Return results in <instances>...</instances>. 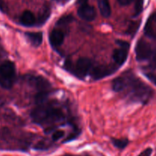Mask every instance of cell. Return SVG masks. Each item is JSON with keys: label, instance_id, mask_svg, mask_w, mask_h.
Listing matches in <instances>:
<instances>
[{"label": "cell", "instance_id": "1", "mask_svg": "<svg viewBox=\"0 0 156 156\" xmlns=\"http://www.w3.org/2000/svg\"><path fill=\"white\" fill-rule=\"evenodd\" d=\"M113 89L123 92L134 101L146 103L152 97V88L130 73L120 76L113 82Z\"/></svg>", "mask_w": 156, "mask_h": 156}, {"label": "cell", "instance_id": "2", "mask_svg": "<svg viewBox=\"0 0 156 156\" xmlns=\"http://www.w3.org/2000/svg\"><path fill=\"white\" fill-rule=\"evenodd\" d=\"M30 117L37 124H50L62 121L65 119L63 111L53 103H44L37 105L30 112Z\"/></svg>", "mask_w": 156, "mask_h": 156}, {"label": "cell", "instance_id": "3", "mask_svg": "<svg viewBox=\"0 0 156 156\" xmlns=\"http://www.w3.org/2000/svg\"><path fill=\"white\" fill-rule=\"evenodd\" d=\"M15 64L11 61H5L0 66V85L5 88H10L15 80Z\"/></svg>", "mask_w": 156, "mask_h": 156}, {"label": "cell", "instance_id": "4", "mask_svg": "<svg viewBox=\"0 0 156 156\" xmlns=\"http://www.w3.org/2000/svg\"><path fill=\"white\" fill-rule=\"evenodd\" d=\"M65 66L67 70L73 71V73L79 78L85 77L88 73H91L93 68L91 59L85 57L79 58L75 63L74 66L70 65L69 62H66Z\"/></svg>", "mask_w": 156, "mask_h": 156}, {"label": "cell", "instance_id": "5", "mask_svg": "<svg viewBox=\"0 0 156 156\" xmlns=\"http://www.w3.org/2000/svg\"><path fill=\"white\" fill-rule=\"evenodd\" d=\"M136 56L138 61H146L152 55V47L150 44L143 39H140L136 43L135 48Z\"/></svg>", "mask_w": 156, "mask_h": 156}, {"label": "cell", "instance_id": "6", "mask_svg": "<svg viewBox=\"0 0 156 156\" xmlns=\"http://www.w3.org/2000/svg\"><path fill=\"white\" fill-rule=\"evenodd\" d=\"M118 48L115 49L113 53V59L117 65L122 66L126 61L129 50V44L126 41H117Z\"/></svg>", "mask_w": 156, "mask_h": 156}, {"label": "cell", "instance_id": "7", "mask_svg": "<svg viewBox=\"0 0 156 156\" xmlns=\"http://www.w3.org/2000/svg\"><path fill=\"white\" fill-rule=\"evenodd\" d=\"M27 80L28 83L38 90V91H49L51 88L50 82L42 76H28Z\"/></svg>", "mask_w": 156, "mask_h": 156}, {"label": "cell", "instance_id": "8", "mask_svg": "<svg viewBox=\"0 0 156 156\" xmlns=\"http://www.w3.org/2000/svg\"><path fill=\"white\" fill-rule=\"evenodd\" d=\"M78 15L82 19L87 21H91L96 18V11L93 6L83 3L78 9Z\"/></svg>", "mask_w": 156, "mask_h": 156}, {"label": "cell", "instance_id": "9", "mask_svg": "<svg viewBox=\"0 0 156 156\" xmlns=\"http://www.w3.org/2000/svg\"><path fill=\"white\" fill-rule=\"evenodd\" d=\"M115 70L116 69L111 68V67L105 66H100L93 67L91 71V73L93 79H100L111 75L112 73H114Z\"/></svg>", "mask_w": 156, "mask_h": 156}, {"label": "cell", "instance_id": "10", "mask_svg": "<svg viewBox=\"0 0 156 156\" xmlns=\"http://www.w3.org/2000/svg\"><path fill=\"white\" fill-rule=\"evenodd\" d=\"M49 41L53 48L60 47L64 41V34L60 30H53L49 35Z\"/></svg>", "mask_w": 156, "mask_h": 156}, {"label": "cell", "instance_id": "11", "mask_svg": "<svg viewBox=\"0 0 156 156\" xmlns=\"http://www.w3.org/2000/svg\"><path fill=\"white\" fill-rule=\"evenodd\" d=\"M25 37L31 45L35 47H39L43 42L42 32H27L25 33Z\"/></svg>", "mask_w": 156, "mask_h": 156}, {"label": "cell", "instance_id": "12", "mask_svg": "<svg viewBox=\"0 0 156 156\" xmlns=\"http://www.w3.org/2000/svg\"><path fill=\"white\" fill-rule=\"evenodd\" d=\"M36 21L34 15L30 11H24L20 17V22L22 25L30 27L34 25Z\"/></svg>", "mask_w": 156, "mask_h": 156}, {"label": "cell", "instance_id": "13", "mask_svg": "<svg viewBox=\"0 0 156 156\" xmlns=\"http://www.w3.org/2000/svg\"><path fill=\"white\" fill-rule=\"evenodd\" d=\"M99 10L104 18H109L111 14V5L109 0H98Z\"/></svg>", "mask_w": 156, "mask_h": 156}, {"label": "cell", "instance_id": "14", "mask_svg": "<svg viewBox=\"0 0 156 156\" xmlns=\"http://www.w3.org/2000/svg\"><path fill=\"white\" fill-rule=\"evenodd\" d=\"M48 95L49 91H38V93L34 97L35 103L37 105L44 103L47 101Z\"/></svg>", "mask_w": 156, "mask_h": 156}, {"label": "cell", "instance_id": "15", "mask_svg": "<svg viewBox=\"0 0 156 156\" xmlns=\"http://www.w3.org/2000/svg\"><path fill=\"white\" fill-rule=\"evenodd\" d=\"M111 141L115 147L120 149H125L129 143V140L127 139H112Z\"/></svg>", "mask_w": 156, "mask_h": 156}, {"label": "cell", "instance_id": "16", "mask_svg": "<svg viewBox=\"0 0 156 156\" xmlns=\"http://www.w3.org/2000/svg\"><path fill=\"white\" fill-rule=\"evenodd\" d=\"M64 135H65V132L63 130L59 129V130H56L53 132V135H52V139H53V141H58L60 139H62L64 136Z\"/></svg>", "mask_w": 156, "mask_h": 156}, {"label": "cell", "instance_id": "17", "mask_svg": "<svg viewBox=\"0 0 156 156\" xmlns=\"http://www.w3.org/2000/svg\"><path fill=\"white\" fill-rule=\"evenodd\" d=\"M73 20V17L71 15H67V16H64L61 18L59 21H57V24H68L69 22Z\"/></svg>", "mask_w": 156, "mask_h": 156}, {"label": "cell", "instance_id": "18", "mask_svg": "<svg viewBox=\"0 0 156 156\" xmlns=\"http://www.w3.org/2000/svg\"><path fill=\"white\" fill-rule=\"evenodd\" d=\"M152 153V149H151V148H147V149H145L144 151H143L138 156H151Z\"/></svg>", "mask_w": 156, "mask_h": 156}, {"label": "cell", "instance_id": "19", "mask_svg": "<svg viewBox=\"0 0 156 156\" xmlns=\"http://www.w3.org/2000/svg\"><path fill=\"white\" fill-rule=\"evenodd\" d=\"M146 77L156 85V74H152V73H149L146 75Z\"/></svg>", "mask_w": 156, "mask_h": 156}, {"label": "cell", "instance_id": "20", "mask_svg": "<svg viewBox=\"0 0 156 156\" xmlns=\"http://www.w3.org/2000/svg\"><path fill=\"white\" fill-rule=\"evenodd\" d=\"M119 2V4L120 5H123V6H125V5H128L130 4L131 2H132L133 0H117Z\"/></svg>", "mask_w": 156, "mask_h": 156}, {"label": "cell", "instance_id": "21", "mask_svg": "<svg viewBox=\"0 0 156 156\" xmlns=\"http://www.w3.org/2000/svg\"><path fill=\"white\" fill-rule=\"evenodd\" d=\"M0 9L2 10V12H5V5L3 1L0 0Z\"/></svg>", "mask_w": 156, "mask_h": 156}, {"label": "cell", "instance_id": "22", "mask_svg": "<svg viewBox=\"0 0 156 156\" xmlns=\"http://www.w3.org/2000/svg\"><path fill=\"white\" fill-rule=\"evenodd\" d=\"M62 156H73V155H62Z\"/></svg>", "mask_w": 156, "mask_h": 156}, {"label": "cell", "instance_id": "23", "mask_svg": "<svg viewBox=\"0 0 156 156\" xmlns=\"http://www.w3.org/2000/svg\"><path fill=\"white\" fill-rule=\"evenodd\" d=\"M155 20H156V15H155Z\"/></svg>", "mask_w": 156, "mask_h": 156}]
</instances>
